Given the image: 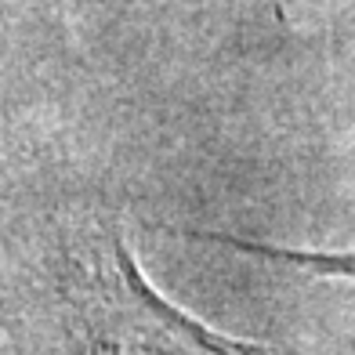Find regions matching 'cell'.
<instances>
[{
    "mask_svg": "<svg viewBox=\"0 0 355 355\" xmlns=\"http://www.w3.org/2000/svg\"><path fill=\"white\" fill-rule=\"evenodd\" d=\"M62 294L84 327L91 355H272L261 345L207 330L159 297L112 221L91 225L66 247Z\"/></svg>",
    "mask_w": 355,
    "mask_h": 355,
    "instance_id": "6da1fadb",
    "label": "cell"
},
{
    "mask_svg": "<svg viewBox=\"0 0 355 355\" xmlns=\"http://www.w3.org/2000/svg\"><path fill=\"white\" fill-rule=\"evenodd\" d=\"M196 239L207 243H225L236 247L243 254L265 257V261H283L290 268H301L309 276H322V279H355V250H341V254H319V250H290V247H268V243H254V239H236V236H221V232H203L192 229Z\"/></svg>",
    "mask_w": 355,
    "mask_h": 355,
    "instance_id": "7a4b0ae2",
    "label": "cell"
}]
</instances>
